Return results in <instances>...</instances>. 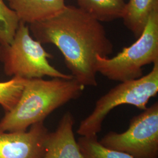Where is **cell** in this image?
I'll list each match as a JSON object with an SVG mask.
<instances>
[{"instance_id":"8fae6325","label":"cell","mask_w":158,"mask_h":158,"mask_svg":"<svg viewBox=\"0 0 158 158\" xmlns=\"http://www.w3.org/2000/svg\"><path fill=\"white\" fill-rule=\"evenodd\" d=\"M158 0H130L127 3L126 12L123 18L125 26L136 38L141 35L148 18Z\"/></svg>"},{"instance_id":"9c48e42d","label":"cell","mask_w":158,"mask_h":158,"mask_svg":"<svg viewBox=\"0 0 158 158\" xmlns=\"http://www.w3.org/2000/svg\"><path fill=\"white\" fill-rule=\"evenodd\" d=\"M65 0H8L20 22L31 24L53 17L66 6Z\"/></svg>"},{"instance_id":"5bb4252c","label":"cell","mask_w":158,"mask_h":158,"mask_svg":"<svg viewBox=\"0 0 158 158\" xmlns=\"http://www.w3.org/2000/svg\"><path fill=\"white\" fill-rule=\"evenodd\" d=\"M19 23L16 14L0 0V45L11 42Z\"/></svg>"},{"instance_id":"30bf717a","label":"cell","mask_w":158,"mask_h":158,"mask_svg":"<svg viewBox=\"0 0 158 158\" xmlns=\"http://www.w3.org/2000/svg\"><path fill=\"white\" fill-rule=\"evenodd\" d=\"M79 8L102 23L123 19L127 3L124 0H77Z\"/></svg>"},{"instance_id":"3957f363","label":"cell","mask_w":158,"mask_h":158,"mask_svg":"<svg viewBox=\"0 0 158 158\" xmlns=\"http://www.w3.org/2000/svg\"><path fill=\"white\" fill-rule=\"evenodd\" d=\"M158 61V6L150 13L141 35L111 58L96 56V69L111 80L123 82L143 76L142 68Z\"/></svg>"},{"instance_id":"4fadbf2b","label":"cell","mask_w":158,"mask_h":158,"mask_svg":"<svg viewBox=\"0 0 158 158\" xmlns=\"http://www.w3.org/2000/svg\"><path fill=\"white\" fill-rule=\"evenodd\" d=\"M27 79L14 77L11 80L0 82V105L6 113L11 111L19 101Z\"/></svg>"},{"instance_id":"6da1fadb","label":"cell","mask_w":158,"mask_h":158,"mask_svg":"<svg viewBox=\"0 0 158 158\" xmlns=\"http://www.w3.org/2000/svg\"><path fill=\"white\" fill-rule=\"evenodd\" d=\"M29 28L35 40L60 50L74 79L85 87L97 85L96 56L108 57L114 51L102 23L79 7L66 6L55 16L29 24Z\"/></svg>"},{"instance_id":"7a4b0ae2","label":"cell","mask_w":158,"mask_h":158,"mask_svg":"<svg viewBox=\"0 0 158 158\" xmlns=\"http://www.w3.org/2000/svg\"><path fill=\"white\" fill-rule=\"evenodd\" d=\"M85 86L76 79H28L15 107L0 120V130L25 131L31 125L44 122L57 108L78 98Z\"/></svg>"},{"instance_id":"ba28073f","label":"cell","mask_w":158,"mask_h":158,"mask_svg":"<svg viewBox=\"0 0 158 158\" xmlns=\"http://www.w3.org/2000/svg\"><path fill=\"white\" fill-rule=\"evenodd\" d=\"M74 124L73 115L66 112L49 134L44 158H84L74 137Z\"/></svg>"},{"instance_id":"5b68a950","label":"cell","mask_w":158,"mask_h":158,"mask_svg":"<svg viewBox=\"0 0 158 158\" xmlns=\"http://www.w3.org/2000/svg\"><path fill=\"white\" fill-rule=\"evenodd\" d=\"M158 92V61L152 70L139 79L121 82L95 104L93 111L80 122L77 134L80 136L97 135L108 114L117 107L129 104L143 110L149 100Z\"/></svg>"},{"instance_id":"277c9868","label":"cell","mask_w":158,"mask_h":158,"mask_svg":"<svg viewBox=\"0 0 158 158\" xmlns=\"http://www.w3.org/2000/svg\"><path fill=\"white\" fill-rule=\"evenodd\" d=\"M52 57L39 41L31 36L26 23L20 22L11 42L0 45V60L5 73L23 79L52 78L70 79L71 74H64L52 66L48 59Z\"/></svg>"},{"instance_id":"8992f818","label":"cell","mask_w":158,"mask_h":158,"mask_svg":"<svg viewBox=\"0 0 158 158\" xmlns=\"http://www.w3.org/2000/svg\"><path fill=\"white\" fill-rule=\"evenodd\" d=\"M142 111L131 119L127 131L109 132L99 142L134 158H158V102Z\"/></svg>"},{"instance_id":"52a82bcc","label":"cell","mask_w":158,"mask_h":158,"mask_svg":"<svg viewBox=\"0 0 158 158\" xmlns=\"http://www.w3.org/2000/svg\"><path fill=\"white\" fill-rule=\"evenodd\" d=\"M49 133L44 122L25 131L0 130V158H44Z\"/></svg>"},{"instance_id":"7c38bea8","label":"cell","mask_w":158,"mask_h":158,"mask_svg":"<svg viewBox=\"0 0 158 158\" xmlns=\"http://www.w3.org/2000/svg\"><path fill=\"white\" fill-rule=\"evenodd\" d=\"M77 142L84 158H135L126 153L103 147L97 135L81 136Z\"/></svg>"}]
</instances>
